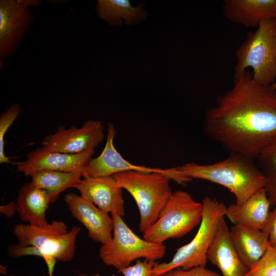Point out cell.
<instances>
[{
    "label": "cell",
    "instance_id": "obj_1",
    "mask_svg": "<svg viewBox=\"0 0 276 276\" xmlns=\"http://www.w3.org/2000/svg\"><path fill=\"white\" fill-rule=\"evenodd\" d=\"M204 130L231 153L256 159L276 136V96L246 70L205 113Z\"/></svg>",
    "mask_w": 276,
    "mask_h": 276
},
{
    "label": "cell",
    "instance_id": "obj_2",
    "mask_svg": "<svg viewBox=\"0 0 276 276\" xmlns=\"http://www.w3.org/2000/svg\"><path fill=\"white\" fill-rule=\"evenodd\" d=\"M254 159L231 153L225 159L212 164L191 162L176 169L191 180H205L225 187L235 196L236 203L241 204L265 185V177Z\"/></svg>",
    "mask_w": 276,
    "mask_h": 276
},
{
    "label": "cell",
    "instance_id": "obj_3",
    "mask_svg": "<svg viewBox=\"0 0 276 276\" xmlns=\"http://www.w3.org/2000/svg\"><path fill=\"white\" fill-rule=\"evenodd\" d=\"M113 176L119 186L134 198L140 216L139 226L143 233L157 220L171 196L170 181L179 184L191 181L176 167L150 173L126 171Z\"/></svg>",
    "mask_w": 276,
    "mask_h": 276
},
{
    "label": "cell",
    "instance_id": "obj_4",
    "mask_svg": "<svg viewBox=\"0 0 276 276\" xmlns=\"http://www.w3.org/2000/svg\"><path fill=\"white\" fill-rule=\"evenodd\" d=\"M234 76L248 68L259 84L270 86L276 81V19L261 22L256 31L249 32L236 51Z\"/></svg>",
    "mask_w": 276,
    "mask_h": 276
},
{
    "label": "cell",
    "instance_id": "obj_5",
    "mask_svg": "<svg viewBox=\"0 0 276 276\" xmlns=\"http://www.w3.org/2000/svg\"><path fill=\"white\" fill-rule=\"evenodd\" d=\"M202 218L198 231L192 240L178 248L168 262L155 265L154 276H162L176 268L189 269L197 266H205L207 254L215 237L219 223L225 216L226 206L217 199L205 197L202 202Z\"/></svg>",
    "mask_w": 276,
    "mask_h": 276
},
{
    "label": "cell",
    "instance_id": "obj_6",
    "mask_svg": "<svg viewBox=\"0 0 276 276\" xmlns=\"http://www.w3.org/2000/svg\"><path fill=\"white\" fill-rule=\"evenodd\" d=\"M202 212V203L189 193L173 192L157 220L143 233V239L163 243L169 239L181 238L200 224Z\"/></svg>",
    "mask_w": 276,
    "mask_h": 276
},
{
    "label": "cell",
    "instance_id": "obj_7",
    "mask_svg": "<svg viewBox=\"0 0 276 276\" xmlns=\"http://www.w3.org/2000/svg\"><path fill=\"white\" fill-rule=\"evenodd\" d=\"M114 229L110 241L102 244L99 256L107 266L122 270L135 260L157 261L163 258L166 247L163 243L148 241L137 236L117 214H111Z\"/></svg>",
    "mask_w": 276,
    "mask_h": 276
},
{
    "label": "cell",
    "instance_id": "obj_8",
    "mask_svg": "<svg viewBox=\"0 0 276 276\" xmlns=\"http://www.w3.org/2000/svg\"><path fill=\"white\" fill-rule=\"evenodd\" d=\"M67 225L62 221L53 220L43 227L18 224L13 228L18 244L37 248V256L45 260L52 258L63 262L74 257L76 242L81 228L73 226L67 231Z\"/></svg>",
    "mask_w": 276,
    "mask_h": 276
},
{
    "label": "cell",
    "instance_id": "obj_9",
    "mask_svg": "<svg viewBox=\"0 0 276 276\" xmlns=\"http://www.w3.org/2000/svg\"><path fill=\"white\" fill-rule=\"evenodd\" d=\"M40 0L0 1V57L8 58L16 51L35 17L32 8Z\"/></svg>",
    "mask_w": 276,
    "mask_h": 276
},
{
    "label": "cell",
    "instance_id": "obj_10",
    "mask_svg": "<svg viewBox=\"0 0 276 276\" xmlns=\"http://www.w3.org/2000/svg\"><path fill=\"white\" fill-rule=\"evenodd\" d=\"M103 126L100 121L88 120L78 128L71 126L66 129L60 126L56 131L47 136L42 147L53 152L77 154L95 150L104 138Z\"/></svg>",
    "mask_w": 276,
    "mask_h": 276
},
{
    "label": "cell",
    "instance_id": "obj_11",
    "mask_svg": "<svg viewBox=\"0 0 276 276\" xmlns=\"http://www.w3.org/2000/svg\"><path fill=\"white\" fill-rule=\"evenodd\" d=\"M95 150L77 154H66L48 150L42 147L31 151L25 160L17 163L19 172L26 176L44 170L80 172L83 174Z\"/></svg>",
    "mask_w": 276,
    "mask_h": 276
},
{
    "label": "cell",
    "instance_id": "obj_12",
    "mask_svg": "<svg viewBox=\"0 0 276 276\" xmlns=\"http://www.w3.org/2000/svg\"><path fill=\"white\" fill-rule=\"evenodd\" d=\"M64 200L73 216L86 228L91 239L102 244L110 241L114 229L111 216L81 195L68 193Z\"/></svg>",
    "mask_w": 276,
    "mask_h": 276
},
{
    "label": "cell",
    "instance_id": "obj_13",
    "mask_svg": "<svg viewBox=\"0 0 276 276\" xmlns=\"http://www.w3.org/2000/svg\"><path fill=\"white\" fill-rule=\"evenodd\" d=\"M83 177L76 188L82 197L106 213L124 216L123 189L119 186L113 176Z\"/></svg>",
    "mask_w": 276,
    "mask_h": 276
},
{
    "label": "cell",
    "instance_id": "obj_14",
    "mask_svg": "<svg viewBox=\"0 0 276 276\" xmlns=\"http://www.w3.org/2000/svg\"><path fill=\"white\" fill-rule=\"evenodd\" d=\"M116 135V131L113 125L109 123L105 147L98 156L91 158L89 160L83 177H106L130 171L150 173L161 170L160 168L135 165L124 158L114 147Z\"/></svg>",
    "mask_w": 276,
    "mask_h": 276
},
{
    "label": "cell",
    "instance_id": "obj_15",
    "mask_svg": "<svg viewBox=\"0 0 276 276\" xmlns=\"http://www.w3.org/2000/svg\"><path fill=\"white\" fill-rule=\"evenodd\" d=\"M207 258L220 270L222 276H245L248 271L232 243L224 217L219 222Z\"/></svg>",
    "mask_w": 276,
    "mask_h": 276
},
{
    "label": "cell",
    "instance_id": "obj_16",
    "mask_svg": "<svg viewBox=\"0 0 276 276\" xmlns=\"http://www.w3.org/2000/svg\"><path fill=\"white\" fill-rule=\"evenodd\" d=\"M222 7L226 19L246 28L276 19V0H225Z\"/></svg>",
    "mask_w": 276,
    "mask_h": 276
},
{
    "label": "cell",
    "instance_id": "obj_17",
    "mask_svg": "<svg viewBox=\"0 0 276 276\" xmlns=\"http://www.w3.org/2000/svg\"><path fill=\"white\" fill-rule=\"evenodd\" d=\"M229 234L238 255L248 268L262 258L270 246L268 234L261 229L236 224L229 229Z\"/></svg>",
    "mask_w": 276,
    "mask_h": 276
},
{
    "label": "cell",
    "instance_id": "obj_18",
    "mask_svg": "<svg viewBox=\"0 0 276 276\" xmlns=\"http://www.w3.org/2000/svg\"><path fill=\"white\" fill-rule=\"evenodd\" d=\"M271 205L264 188L254 193L241 204L226 207L225 216L234 224H239L262 230Z\"/></svg>",
    "mask_w": 276,
    "mask_h": 276
},
{
    "label": "cell",
    "instance_id": "obj_19",
    "mask_svg": "<svg viewBox=\"0 0 276 276\" xmlns=\"http://www.w3.org/2000/svg\"><path fill=\"white\" fill-rule=\"evenodd\" d=\"M52 203L49 193L31 182L23 185L18 191L16 210L20 219L37 227L47 226L45 213Z\"/></svg>",
    "mask_w": 276,
    "mask_h": 276
},
{
    "label": "cell",
    "instance_id": "obj_20",
    "mask_svg": "<svg viewBox=\"0 0 276 276\" xmlns=\"http://www.w3.org/2000/svg\"><path fill=\"white\" fill-rule=\"evenodd\" d=\"M144 4L134 7L128 0H98L96 11L99 17L111 27L121 26L123 20L127 26H131L146 19Z\"/></svg>",
    "mask_w": 276,
    "mask_h": 276
},
{
    "label": "cell",
    "instance_id": "obj_21",
    "mask_svg": "<svg viewBox=\"0 0 276 276\" xmlns=\"http://www.w3.org/2000/svg\"><path fill=\"white\" fill-rule=\"evenodd\" d=\"M31 183L47 191L51 202L56 201L59 194L70 188L76 189L80 184L83 174L80 172L40 171L33 173Z\"/></svg>",
    "mask_w": 276,
    "mask_h": 276
},
{
    "label": "cell",
    "instance_id": "obj_22",
    "mask_svg": "<svg viewBox=\"0 0 276 276\" xmlns=\"http://www.w3.org/2000/svg\"><path fill=\"white\" fill-rule=\"evenodd\" d=\"M255 159L266 179L264 189L271 205L274 206L276 205V136Z\"/></svg>",
    "mask_w": 276,
    "mask_h": 276
},
{
    "label": "cell",
    "instance_id": "obj_23",
    "mask_svg": "<svg viewBox=\"0 0 276 276\" xmlns=\"http://www.w3.org/2000/svg\"><path fill=\"white\" fill-rule=\"evenodd\" d=\"M21 113L18 103H14L6 109L0 116V163H12L4 152V137L11 125Z\"/></svg>",
    "mask_w": 276,
    "mask_h": 276
},
{
    "label": "cell",
    "instance_id": "obj_24",
    "mask_svg": "<svg viewBox=\"0 0 276 276\" xmlns=\"http://www.w3.org/2000/svg\"><path fill=\"white\" fill-rule=\"evenodd\" d=\"M245 276H276V249L269 246L262 258L249 268Z\"/></svg>",
    "mask_w": 276,
    "mask_h": 276
},
{
    "label": "cell",
    "instance_id": "obj_25",
    "mask_svg": "<svg viewBox=\"0 0 276 276\" xmlns=\"http://www.w3.org/2000/svg\"><path fill=\"white\" fill-rule=\"evenodd\" d=\"M157 261L137 260L136 263L118 271L123 276H154L152 269Z\"/></svg>",
    "mask_w": 276,
    "mask_h": 276
},
{
    "label": "cell",
    "instance_id": "obj_26",
    "mask_svg": "<svg viewBox=\"0 0 276 276\" xmlns=\"http://www.w3.org/2000/svg\"><path fill=\"white\" fill-rule=\"evenodd\" d=\"M163 276H222L217 272L206 268L205 266H197L189 269L176 268L165 273Z\"/></svg>",
    "mask_w": 276,
    "mask_h": 276
},
{
    "label": "cell",
    "instance_id": "obj_27",
    "mask_svg": "<svg viewBox=\"0 0 276 276\" xmlns=\"http://www.w3.org/2000/svg\"><path fill=\"white\" fill-rule=\"evenodd\" d=\"M262 231L268 234L270 246L276 249V205L270 211Z\"/></svg>",
    "mask_w": 276,
    "mask_h": 276
},
{
    "label": "cell",
    "instance_id": "obj_28",
    "mask_svg": "<svg viewBox=\"0 0 276 276\" xmlns=\"http://www.w3.org/2000/svg\"><path fill=\"white\" fill-rule=\"evenodd\" d=\"M17 212L16 202L11 201L0 206V212L6 217H11Z\"/></svg>",
    "mask_w": 276,
    "mask_h": 276
},
{
    "label": "cell",
    "instance_id": "obj_29",
    "mask_svg": "<svg viewBox=\"0 0 276 276\" xmlns=\"http://www.w3.org/2000/svg\"><path fill=\"white\" fill-rule=\"evenodd\" d=\"M1 273L4 274H7V266L1 265Z\"/></svg>",
    "mask_w": 276,
    "mask_h": 276
},
{
    "label": "cell",
    "instance_id": "obj_30",
    "mask_svg": "<svg viewBox=\"0 0 276 276\" xmlns=\"http://www.w3.org/2000/svg\"><path fill=\"white\" fill-rule=\"evenodd\" d=\"M76 276H94V275H88V274H87L86 273H79V274L76 275ZM95 276H100V275H96Z\"/></svg>",
    "mask_w": 276,
    "mask_h": 276
},
{
    "label": "cell",
    "instance_id": "obj_31",
    "mask_svg": "<svg viewBox=\"0 0 276 276\" xmlns=\"http://www.w3.org/2000/svg\"><path fill=\"white\" fill-rule=\"evenodd\" d=\"M272 86V87L274 91V93H275V95L276 96V81H275V82L272 84L271 85Z\"/></svg>",
    "mask_w": 276,
    "mask_h": 276
},
{
    "label": "cell",
    "instance_id": "obj_32",
    "mask_svg": "<svg viewBox=\"0 0 276 276\" xmlns=\"http://www.w3.org/2000/svg\"><path fill=\"white\" fill-rule=\"evenodd\" d=\"M9 276H15L14 274H10Z\"/></svg>",
    "mask_w": 276,
    "mask_h": 276
},
{
    "label": "cell",
    "instance_id": "obj_33",
    "mask_svg": "<svg viewBox=\"0 0 276 276\" xmlns=\"http://www.w3.org/2000/svg\"><path fill=\"white\" fill-rule=\"evenodd\" d=\"M163 276V275H162Z\"/></svg>",
    "mask_w": 276,
    "mask_h": 276
}]
</instances>
